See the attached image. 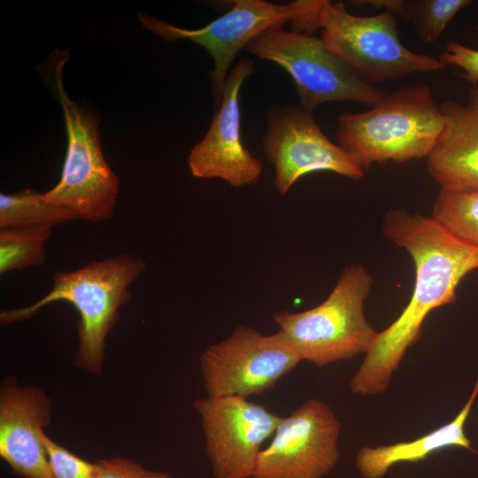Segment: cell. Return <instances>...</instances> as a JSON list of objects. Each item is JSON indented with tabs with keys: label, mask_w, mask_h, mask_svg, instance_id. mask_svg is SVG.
<instances>
[{
	"label": "cell",
	"mask_w": 478,
	"mask_h": 478,
	"mask_svg": "<svg viewBox=\"0 0 478 478\" xmlns=\"http://www.w3.org/2000/svg\"><path fill=\"white\" fill-rule=\"evenodd\" d=\"M382 230L411 255L415 281L408 305L393 323L377 333L351 380L350 389L357 395H376L388 389L406 350L419 341L428 314L453 303L462 279L478 269V248L432 217L389 210Z\"/></svg>",
	"instance_id": "obj_1"
},
{
	"label": "cell",
	"mask_w": 478,
	"mask_h": 478,
	"mask_svg": "<svg viewBox=\"0 0 478 478\" xmlns=\"http://www.w3.org/2000/svg\"><path fill=\"white\" fill-rule=\"evenodd\" d=\"M432 89L422 84L387 94L370 110L337 118L339 146L364 170L373 164L428 158L444 128Z\"/></svg>",
	"instance_id": "obj_2"
},
{
	"label": "cell",
	"mask_w": 478,
	"mask_h": 478,
	"mask_svg": "<svg viewBox=\"0 0 478 478\" xmlns=\"http://www.w3.org/2000/svg\"><path fill=\"white\" fill-rule=\"evenodd\" d=\"M145 268L143 258L123 254L90 262L74 271L55 273L53 286L48 294L26 307L3 310L1 325L28 319L57 301L71 304L80 314L75 365L99 374L105 338L118 321L119 309L130 300V284Z\"/></svg>",
	"instance_id": "obj_3"
},
{
	"label": "cell",
	"mask_w": 478,
	"mask_h": 478,
	"mask_svg": "<svg viewBox=\"0 0 478 478\" xmlns=\"http://www.w3.org/2000/svg\"><path fill=\"white\" fill-rule=\"evenodd\" d=\"M68 58L67 50L56 49L43 66L45 80L62 107L67 149L58 183L42 196L70 210L76 220L98 223L112 217L119 180L104 158L97 118L64 89L62 74Z\"/></svg>",
	"instance_id": "obj_4"
},
{
	"label": "cell",
	"mask_w": 478,
	"mask_h": 478,
	"mask_svg": "<svg viewBox=\"0 0 478 478\" xmlns=\"http://www.w3.org/2000/svg\"><path fill=\"white\" fill-rule=\"evenodd\" d=\"M373 278L364 266H346L328 297L306 311H281L273 320L302 357L318 367L366 353L377 333L364 314Z\"/></svg>",
	"instance_id": "obj_5"
},
{
	"label": "cell",
	"mask_w": 478,
	"mask_h": 478,
	"mask_svg": "<svg viewBox=\"0 0 478 478\" xmlns=\"http://www.w3.org/2000/svg\"><path fill=\"white\" fill-rule=\"evenodd\" d=\"M320 39L358 75L372 82L395 81L445 68L439 60L410 50L397 30V15L384 11L373 16L350 13L342 2L324 1Z\"/></svg>",
	"instance_id": "obj_6"
},
{
	"label": "cell",
	"mask_w": 478,
	"mask_h": 478,
	"mask_svg": "<svg viewBox=\"0 0 478 478\" xmlns=\"http://www.w3.org/2000/svg\"><path fill=\"white\" fill-rule=\"evenodd\" d=\"M244 50L283 68L295 82L299 105L312 112L329 102L353 101L373 107L387 96L360 78L312 34L271 28Z\"/></svg>",
	"instance_id": "obj_7"
},
{
	"label": "cell",
	"mask_w": 478,
	"mask_h": 478,
	"mask_svg": "<svg viewBox=\"0 0 478 478\" xmlns=\"http://www.w3.org/2000/svg\"><path fill=\"white\" fill-rule=\"evenodd\" d=\"M303 358L279 330L269 335L239 325L200 358L207 397L247 398L274 387Z\"/></svg>",
	"instance_id": "obj_8"
},
{
	"label": "cell",
	"mask_w": 478,
	"mask_h": 478,
	"mask_svg": "<svg viewBox=\"0 0 478 478\" xmlns=\"http://www.w3.org/2000/svg\"><path fill=\"white\" fill-rule=\"evenodd\" d=\"M262 144L281 196L301 177L314 172H333L353 180L365 175L364 169L325 135L312 112L299 104L269 112Z\"/></svg>",
	"instance_id": "obj_9"
},
{
	"label": "cell",
	"mask_w": 478,
	"mask_h": 478,
	"mask_svg": "<svg viewBox=\"0 0 478 478\" xmlns=\"http://www.w3.org/2000/svg\"><path fill=\"white\" fill-rule=\"evenodd\" d=\"M341 423L326 403L311 399L281 420L261 450L251 478H322L336 466Z\"/></svg>",
	"instance_id": "obj_10"
},
{
	"label": "cell",
	"mask_w": 478,
	"mask_h": 478,
	"mask_svg": "<svg viewBox=\"0 0 478 478\" xmlns=\"http://www.w3.org/2000/svg\"><path fill=\"white\" fill-rule=\"evenodd\" d=\"M194 407L214 478H251L260 447L281 417L241 397H207L196 400Z\"/></svg>",
	"instance_id": "obj_11"
},
{
	"label": "cell",
	"mask_w": 478,
	"mask_h": 478,
	"mask_svg": "<svg viewBox=\"0 0 478 478\" xmlns=\"http://www.w3.org/2000/svg\"><path fill=\"white\" fill-rule=\"evenodd\" d=\"M297 11V1L277 4L263 0H235L227 12L201 28H181L143 12L138 13V20L167 42L187 39L208 51L213 60L211 81L217 108L237 53L262 32L290 22Z\"/></svg>",
	"instance_id": "obj_12"
},
{
	"label": "cell",
	"mask_w": 478,
	"mask_h": 478,
	"mask_svg": "<svg viewBox=\"0 0 478 478\" xmlns=\"http://www.w3.org/2000/svg\"><path fill=\"white\" fill-rule=\"evenodd\" d=\"M255 70L253 61L243 58L229 72L222 99L207 133L189 155L193 176L220 179L234 188L251 186L259 181L262 163L242 142L239 104L242 85Z\"/></svg>",
	"instance_id": "obj_13"
},
{
	"label": "cell",
	"mask_w": 478,
	"mask_h": 478,
	"mask_svg": "<svg viewBox=\"0 0 478 478\" xmlns=\"http://www.w3.org/2000/svg\"><path fill=\"white\" fill-rule=\"evenodd\" d=\"M50 422L48 397L35 387L5 382L0 394V455L23 478H55L42 440Z\"/></svg>",
	"instance_id": "obj_14"
},
{
	"label": "cell",
	"mask_w": 478,
	"mask_h": 478,
	"mask_svg": "<svg viewBox=\"0 0 478 478\" xmlns=\"http://www.w3.org/2000/svg\"><path fill=\"white\" fill-rule=\"evenodd\" d=\"M439 108L444 128L428 157V171L442 188L478 189V84L465 104L445 101Z\"/></svg>",
	"instance_id": "obj_15"
},
{
	"label": "cell",
	"mask_w": 478,
	"mask_h": 478,
	"mask_svg": "<svg viewBox=\"0 0 478 478\" xmlns=\"http://www.w3.org/2000/svg\"><path fill=\"white\" fill-rule=\"evenodd\" d=\"M478 395V379L472 393L456 417L449 423L409 442L377 447L363 446L355 459L356 468L362 478H382L398 463H417L443 448L459 447L476 451L465 435L464 425Z\"/></svg>",
	"instance_id": "obj_16"
},
{
	"label": "cell",
	"mask_w": 478,
	"mask_h": 478,
	"mask_svg": "<svg viewBox=\"0 0 478 478\" xmlns=\"http://www.w3.org/2000/svg\"><path fill=\"white\" fill-rule=\"evenodd\" d=\"M354 4L383 8L411 21L422 42L429 43L440 39L448 24L470 0H364Z\"/></svg>",
	"instance_id": "obj_17"
},
{
	"label": "cell",
	"mask_w": 478,
	"mask_h": 478,
	"mask_svg": "<svg viewBox=\"0 0 478 478\" xmlns=\"http://www.w3.org/2000/svg\"><path fill=\"white\" fill-rule=\"evenodd\" d=\"M76 220L67 208L48 202L35 190L0 194L1 229L50 227Z\"/></svg>",
	"instance_id": "obj_18"
},
{
	"label": "cell",
	"mask_w": 478,
	"mask_h": 478,
	"mask_svg": "<svg viewBox=\"0 0 478 478\" xmlns=\"http://www.w3.org/2000/svg\"><path fill=\"white\" fill-rule=\"evenodd\" d=\"M432 218L462 241L478 248V189L442 188Z\"/></svg>",
	"instance_id": "obj_19"
},
{
	"label": "cell",
	"mask_w": 478,
	"mask_h": 478,
	"mask_svg": "<svg viewBox=\"0 0 478 478\" xmlns=\"http://www.w3.org/2000/svg\"><path fill=\"white\" fill-rule=\"evenodd\" d=\"M50 233V227L1 229L0 273L42 266Z\"/></svg>",
	"instance_id": "obj_20"
},
{
	"label": "cell",
	"mask_w": 478,
	"mask_h": 478,
	"mask_svg": "<svg viewBox=\"0 0 478 478\" xmlns=\"http://www.w3.org/2000/svg\"><path fill=\"white\" fill-rule=\"evenodd\" d=\"M42 440L55 478H91L93 463L56 443L43 432Z\"/></svg>",
	"instance_id": "obj_21"
},
{
	"label": "cell",
	"mask_w": 478,
	"mask_h": 478,
	"mask_svg": "<svg viewBox=\"0 0 478 478\" xmlns=\"http://www.w3.org/2000/svg\"><path fill=\"white\" fill-rule=\"evenodd\" d=\"M91 478H173L171 474L148 470L124 458L100 459L92 465Z\"/></svg>",
	"instance_id": "obj_22"
},
{
	"label": "cell",
	"mask_w": 478,
	"mask_h": 478,
	"mask_svg": "<svg viewBox=\"0 0 478 478\" xmlns=\"http://www.w3.org/2000/svg\"><path fill=\"white\" fill-rule=\"evenodd\" d=\"M445 66L448 65L461 68V74L473 85L478 84V50L455 41H450L438 58Z\"/></svg>",
	"instance_id": "obj_23"
},
{
	"label": "cell",
	"mask_w": 478,
	"mask_h": 478,
	"mask_svg": "<svg viewBox=\"0 0 478 478\" xmlns=\"http://www.w3.org/2000/svg\"><path fill=\"white\" fill-rule=\"evenodd\" d=\"M476 28L478 29V25L476 26Z\"/></svg>",
	"instance_id": "obj_24"
}]
</instances>
